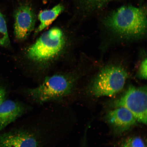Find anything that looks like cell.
I'll return each mask as SVG.
<instances>
[{"label": "cell", "instance_id": "277c9868", "mask_svg": "<svg viewBox=\"0 0 147 147\" xmlns=\"http://www.w3.org/2000/svg\"><path fill=\"white\" fill-rule=\"evenodd\" d=\"M73 84L71 81L61 75L46 78L38 87L28 90V93L33 100L42 104L60 100L71 93Z\"/></svg>", "mask_w": 147, "mask_h": 147}, {"label": "cell", "instance_id": "8992f818", "mask_svg": "<svg viewBox=\"0 0 147 147\" xmlns=\"http://www.w3.org/2000/svg\"><path fill=\"white\" fill-rule=\"evenodd\" d=\"M14 18L16 38L20 40L25 39L34 29L36 16L34 9L27 3L20 5L15 11Z\"/></svg>", "mask_w": 147, "mask_h": 147}, {"label": "cell", "instance_id": "9c48e42d", "mask_svg": "<svg viewBox=\"0 0 147 147\" xmlns=\"http://www.w3.org/2000/svg\"><path fill=\"white\" fill-rule=\"evenodd\" d=\"M26 110L25 106L18 102L5 100L0 105V130L21 117Z\"/></svg>", "mask_w": 147, "mask_h": 147}, {"label": "cell", "instance_id": "52a82bcc", "mask_svg": "<svg viewBox=\"0 0 147 147\" xmlns=\"http://www.w3.org/2000/svg\"><path fill=\"white\" fill-rule=\"evenodd\" d=\"M39 147V142L36 137L25 130L0 134V147Z\"/></svg>", "mask_w": 147, "mask_h": 147}, {"label": "cell", "instance_id": "ba28073f", "mask_svg": "<svg viewBox=\"0 0 147 147\" xmlns=\"http://www.w3.org/2000/svg\"><path fill=\"white\" fill-rule=\"evenodd\" d=\"M107 119L116 131L123 133L135 125L137 121L132 114L122 107H117L108 112Z\"/></svg>", "mask_w": 147, "mask_h": 147}, {"label": "cell", "instance_id": "3957f363", "mask_svg": "<svg viewBox=\"0 0 147 147\" xmlns=\"http://www.w3.org/2000/svg\"><path fill=\"white\" fill-rule=\"evenodd\" d=\"M128 76L120 66L110 65L99 73L93 83L91 93L96 97H111L122 90Z\"/></svg>", "mask_w": 147, "mask_h": 147}, {"label": "cell", "instance_id": "6da1fadb", "mask_svg": "<svg viewBox=\"0 0 147 147\" xmlns=\"http://www.w3.org/2000/svg\"><path fill=\"white\" fill-rule=\"evenodd\" d=\"M107 27L127 38H137L146 32V9L144 7L124 5L115 9L105 18Z\"/></svg>", "mask_w": 147, "mask_h": 147}, {"label": "cell", "instance_id": "7a4b0ae2", "mask_svg": "<svg viewBox=\"0 0 147 147\" xmlns=\"http://www.w3.org/2000/svg\"><path fill=\"white\" fill-rule=\"evenodd\" d=\"M65 44V38L62 30L58 28H53L44 32L29 48L27 56L34 61H47L59 54Z\"/></svg>", "mask_w": 147, "mask_h": 147}, {"label": "cell", "instance_id": "5b68a950", "mask_svg": "<svg viewBox=\"0 0 147 147\" xmlns=\"http://www.w3.org/2000/svg\"><path fill=\"white\" fill-rule=\"evenodd\" d=\"M147 95L146 87L130 86L123 95L115 101V107L125 108L135 117L137 122L146 125Z\"/></svg>", "mask_w": 147, "mask_h": 147}, {"label": "cell", "instance_id": "9a60e30c", "mask_svg": "<svg viewBox=\"0 0 147 147\" xmlns=\"http://www.w3.org/2000/svg\"><path fill=\"white\" fill-rule=\"evenodd\" d=\"M6 92L2 86L0 85V105L5 100Z\"/></svg>", "mask_w": 147, "mask_h": 147}, {"label": "cell", "instance_id": "5bb4252c", "mask_svg": "<svg viewBox=\"0 0 147 147\" xmlns=\"http://www.w3.org/2000/svg\"><path fill=\"white\" fill-rule=\"evenodd\" d=\"M147 61L146 58L143 61L140 67L138 73L139 78L144 80L147 79Z\"/></svg>", "mask_w": 147, "mask_h": 147}, {"label": "cell", "instance_id": "30bf717a", "mask_svg": "<svg viewBox=\"0 0 147 147\" xmlns=\"http://www.w3.org/2000/svg\"><path fill=\"white\" fill-rule=\"evenodd\" d=\"M64 9L63 5L59 4L52 9L40 12L38 16L40 24L36 30V32H41L50 25L63 11Z\"/></svg>", "mask_w": 147, "mask_h": 147}, {"label": "cell", "instance_id": "4fadbf2b", "mask_svg": "<svg viewBox=\"0 0 147 147\" xmlns=\"http://www.w3.org/2000/svg\"><path fill=\"white\" fill-rule=\"evenodd\" d=\"M122 147H146L142 139L139 137H133L126 140Z\"/></svg>", "mask_w": 147, "mask_h": 147}, {"label": "cell", "instance_id": "7c38bea8", "mask_svg": "<svg viewBox=\"0 0 147 147\" xmlns=\"http://www.w3.org/2000/svg\"><path fill=\"white\" fill-rule=\"evenodd\" d=\"M10 43L6 21L3 15L0 12V45L7 47Z\"/></svg>", "mask_w": 147, "mask_h": 147}, {"label": "cell", "instance_id": "8fae6325", "mask_svg": "<svg viewBox=\"0 0 147 147\" xmlns=\"http://www.w3.org/2000/svg\"><path fill=\"white\" fill-rule=\"evenodd\" d=\"M84 13H90L106 7L114 0H76Z\"/></svg>", "mask_w": 147, "mask_h": 147}]
</instances>
